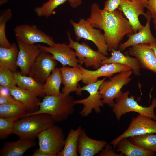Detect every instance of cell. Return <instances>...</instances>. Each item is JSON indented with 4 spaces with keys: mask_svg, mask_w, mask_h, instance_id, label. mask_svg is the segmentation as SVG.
Here are the masks:
<instances>
[{
    "mask_svg": "<svg viewBox=\"0 0 156 156\" xmlns=\"http://www.w3.org/2000/svg\"><path fill=\"white\" fill-rule=\"evenodd\" d=\"M122 13L118 9L112 12L101 9L96 3L91 6L90 14L86 20L94 27L103 31L108 51L117 50L125 36L133 33L131 25Z\"/></svg>",
    "mask_w": 156,
    "mask_h": 156,
    "instance_id": "1",
    "label": "cell"
},
{
    "mask_svg": "<svg viewBox=\"0 0 156 156\" xmlns=\"http://www.w3.org/2000/svg\"><path fill=\"white\" fill-rule=\"evenodd\" d=\"M74 100L71 96L62 92L58 96L46 95L40 102L38 110L25 116L46 113L51 116L55 123L60 122L66 120L74 113Z\"/></svg>",
    "mask_w": 156,
    "mask_h": 156,
    "instance_id": "2",
    "label": "cell"
},
{
    "mask_svg": "<svg viewBox=\"0 0 156 156\" xmlns=\"http://www.w3.org/2000/svg\"><path fill=\"white\" fill-rule=\"evenodd\" d=\"M55 122L46 113L25 116L15 121L13 134L19 138L34 140L42 132Z\"/></svg>",
    "mask_w": 156,
    "mask_h": 156,
    "instance_id": "3",
    "label": "cell"
},
{
    "mask_svg": "<svg viewBox=\"0 0 156 156\" xmlns=\"http://www.w3.org/2000/svg\"><path fill=\"white\" fill-rule=\"evenodd\" d=\"M129 90L122 92L116 99L115 105L112 107V111L117 119L119 121L123 114L130 112L138 113L142 116L156 120V115L154 112L156 107V98H154L151 104L148 107L139 105L135 100L133 96H129Z\"/></svg>",
    "mask_w": 156,
    "mask_h": 156,
    "instance_id": "4",
    "label": "cell"
},
{
    "mask_svg": "<svg viewBox=\"0 0 156 156\" xmlns=\"http://www.w3.org/2000/svg\"><path fill=\"white\" fill-rule=\"evenodd\" d=\"M132 70L117 73L105 80L99 86V91L102 103L112 107L115 105L114 99L122 93L123 87L129 83L132 79Z\"/></svg>",
    "mask_w": 156,
    "mask_h": 156,
    "instance_id": "5",
    "label": "cell"
},
{
    "mask_svg": "<svg viewBox=\"0 0 156 156\" xmlns=\"http://www.w3.org/2000/svg\"><path fill=\"white\" fill-rule=\"evenodd\" d=\"M37 138L38 149L50 156H57L64 145L65 139L63 131L55 124L40 133Z\"/></svg>",
    "mask_w": 156,
    "mask_h": 156,
    "instance_id": "6",
    "label": "cell"
},
{
    "mask_svg": "<svg viewBox=\"0 0 156 156\" xmlns=\"http://www.w3.org/2000/svg\"><path fill=\"white\" fill-rule=\"evenodd\" d=\"M76 36V40L83 38L91 41L96 46L98 51L106 56L108 55V47L104 34L100 31L94 28L87 20L80 18L78 23L70 20Z\"/></svg>",
    "mask_w": 156,
    "mask_h": 156,
    "instance_id": "7",
    "label": "cell"
},
{
    "mask_svg": "<svg viewBox=\"0 0 156 156\" xmlns=\"http://www.w3.org/2000/svg\"><path fill=\"white\" fill-rule=\"evenodd\" d=\"M106 78L98 80L94 83H90L82 87H79L76 94L81 95L83 91H87L89 96L81 99L74 100L75 104H82L83 107L80 112V114L83 117L88 116L91 114L93 109L97 113L101 112V107H103L101 96L99 91L100 86Z\"/></svg>",
    "mask_w": 156,
    "mask_h": 156,
    "instance_id": "8",
    "label": "cell"
},
{
    "mask_svg": "<svg viewBox=\"0 0 156 156\" xmlns=\"http://www.w3.org/2000/svg\"><path fill=\"white\" fill-rule=\"evenodd\" d=\"M67 35L69 45L75 50L80 65L84 64L86 67H92L97 69L102 65V62L107 57L103 53L92 49L85 42L79 43L72 39L69 31Z\"/></svg>",
    "mask_w": 156,
    "mask_h": 156,
    "instance_id": "9",
    "label": "cell"
},
{
    "mask_svg": "<svg viewBox=\"0 0 156 156\" xmlns=\"http://www.w3.org/2000/svg\"><path fill=\"white\" fill-rule=\"evenodd\" d=\"M149 133H156V120L139 114L132 118L125 131L109 144L112 146L115 150L118 143L123 138Z\"/></svg>",
    "mask_w": 156,
    "mask_h": 156,
    "instance_id": "10",
    "label": "cell"
},
{
    "mask_svg": "<svg viewBox=\"0 0 156 156\" xmlns=\"http://www.w3.org/2000/svg\"><path fill=\"white\" fill-rule=\"evenodd\" d=\"M56 60L49 53L40 50L33 62L28 75L39 83L43 85L55 68Z\"/></svg>",
    "mask_w": 156,
    "mask_h": 156,
    "instance_id": "11",
    "label": "cell"
},
{
    "mask_svg": "<svg viewBox=\"0 0 156 156\" xmlns=\"http://www.w3.org/2000/svg\"><path fill=\"white\" fill-rule=\"evenodd\" d=\"M148 0H122L118 9L122 11L129 22L133 33L140 30L143 27L140 23L139 16L140 15L146 17L147 13L144 11L148 5Z\"/></svg>",
    "mask_w": 156,
    "mask_h": 156,
    "instance_id": "12",
    "label": "cell"
},
{
    "mask_svg": "<svg viewBox=\"0 0 156 156\" xmlns=\"http://www.w3.org/2000/svg\"><path fill=\"white\" fill-rule=\"evenodd\" d=\"M14 31L16 38L27 44L42 43L52 46L55 44L52 37L39 29L35 25H20L15 27Z\"/></svg>",
    "mask_w": 156,
    "mask_h": 156,
    "instance_id": "13",
    "label": "cell"
},
{
    "mask_svg": "<svg viewBox=\"0 0 156 156\" xmlns=\"http://www.w3.org/2000/svg\"><path fill=\"white\" fill-rule=\"evenodd\" d=\"M36 45L40 50L51 54L53 59L59 62L63 66L68 65L75 67L79 64L75 52L69 44L55 43L52 46L47 47L38 44Z\"/></svg>",
    "mask_w": 156,
    "mask_h": 156,
    "instance_id": "14",
    "label": "cell"
},
{
    "mask_svg": "<svg viewBox=\"0 0 156 156\" xmlns=\"http://www.w3.org/2000/svg\"><path fill=\"white\" fill-rule=\"evenodd\" d=\"M78 66L83 75V78L81 81L85 85L96 82L100 77H110L115 74L131 70L127 66L115 63L102 65L94 70L86 69L80 64Z\"/></svg>",
    "mask_w": 156,
    "mask_h": 156,
    "instance_id": "15",
    "label": "cell"
},
{
    "mask_svg": "<svg viewBox=\"0 0 156 156\" xmlns=\"http://www.w3.org/2000/svg\"><path fill=\"white\" fill-rule=\"evenodd\" d=\"M127 53L137 58L141 68L156 74V56L149 44H140L131 46Z\"/></svg>",
    "mask_w": 156,
    "mask_h": 156,
    "instance_id": "16",
    "label": "cell"
},
{
    "mask_svg": "<svg viewBox=\"0 0 156 156\" xmlns=\"http://www.w3.org/2000/svg\"><path fill=\"white\" fill-rule=\"evenodd\" d=\"M16 39L19 51L17 64L23 75H28L30 69L40 51L37 45L24 43Z\"/></svg>",
    "mask_w": 156,
    "mask_h": 156,
    "instance_id": "17",
    "label": "cell"
},
{
    "mask_svg": "<svg viewBox=\"0 0 156 156\" xmlns=\"http://www.w3.org/2000/svg\"><path fill=\"white\" fill-rule=\"evenodd\" d=\"M146 12L147 15L146 17V22L145 25L138 32L128 34L127 40L119 45V49L121 51L135 45L140 44H149L156 42V38L152 34L150 29L151 15L148 10Z\"/></svg>",
    "mask_w": 156,
    "mask_h": 156,
    "instance_id": "18",
    "label": "cell"
},
{
    "mask_svg": "<svg viewBox=\"0 0 156 156\" xmlns=\"http://www.w3.org/2000/svg\"><path fill=\"white\" fill-rule=\"evenodd\" d=\"M107 144L105 140L90 138L82 128L78 142L77 152L80 156H93L102 150Z\"/></svg>",
    "mask_w": 156,
    "mask_h": 156,
    "instance_id": "19",
    "label": "cell"
},
{
    "mask_svg": "<svg viewBox=\"0 0 156 156\" xmlns=\"http://www.w3.org/2000/svg\"><path fill=\"white\" fill-rule=\"evenodd\" d=\"M9 90L10 94L23 104L27 114L34 113L38 110L41 101L36 94L16 86Z\"/></svg>",
    "mask_w": 156,
    "mask_h": 156,
    "instance_id": "20",
    "label": "cell"
},
{
    "mask_svg": "<svg viewBox=\"0 0 156 156\" xmlns=\"http://www.w3.org/2000/svg\"><path fill=\"white\" fill-rule=\"evenodd\" d=\"M62 77V84L64 87L62 92L69 95L72 92L78 90L79 82L83 78L82 74L78 66L75 67L62 66L59 68Z\"/></svg>",
    "mask_w": 156,
    "mask_h": 156,
    "instance_id": "21",
    "label": "cell"
},
{
    "mask_svg": "<svg viewBox=\"0 0 156 156\" xmlns=\"http://www.w3.org/2000/svg\"><path fill=\"white\" fill-rule=\"evenodd\" d=\"M36 144L34 140L21 138L16 141L5 142L0 151V156H23L26 151Z\"/></svg>",
    "mask_w": 156,
    "mask_h": 156,
    "instance_id": "22",
    "label": "cell"
},
{
    "mask_svg": "<svg viewBox=\"0 0 156 156\" xmlns=\"http://www.w3.org/2000/svg\"><path fill=\"white\" fill-rule=\"evenodd\" d=\"M111 51V56L103 60L101 63L102 65L112 63L125 65L131 68L134 75L137 76L140 75L141 67L137 58L131 57L128 55H125L119 49H113Z\"/></svg>",
    "mask_w": 156,
    "mask_h": 156,
    "instance_id": "23",
    "label": "cell"
},
{
    "mask_svg": "<svg viewBox=\"0 0 156 156\" xmlns=\"http://www.w3.org/2000/svg\"><path fill=\"white\" fill-rule=\"evenodd\" d=\"M13 74L18 86L35 94L39 97L44 98L46 95L43 85L31 77L23 75L20 71L14 72Z\"/></svg>",
    "mask_w": 156,
    "mask_h": 156,
    "instance_id": "24",
    "label": "cell"
},
{
    "mask_svg": "<svg viewBox=\"0 0 156 156\" xmlns=\"http://www.w3.org/2000/svg\"><path fill=\"white\" fill-rule=\"evenodd\" d=\"M18 48L15 43L9 48L0 47V67L6 68L12 72L17 71Z\"/></svg>",
    "mask_w": 156,
    "mask_h": 156,
    "instance_id": "25",
    "label": "cell"
},
{
    "mask_svg": "<svg viewBox=\"0 0 156 156\" xmlns=\"http://www.w3.org/2000/svg\"><path fill=\"white\" fill-rule=\"evenodd\" d=\"M116 152L126 156H152L155 152L140 147L131 142L127 138H123L117 144Z\"/></svg>",
    "mask_w": 156,
    "mask_h": 156,
    "instance_id": "26",
    "label": "cell"
},
{
    "mask_svg": "<svg viewBox=\"0 0 156 156\" xmlns=\"http://www.w3.org/2000/svg\"><path fill=\"white\" fill-rule=\"evenodd\" d=\"M81 127L77 129H71L65 139V144L62 150L57 156H77V144L80 131Z\"/></svg>",
    "mask_w": 156,
    "mask_h": 156,
    "instance_id": "27",
    "label": "cell"
},
{
    "mask_svg": "<svg viewBox=\"0 0 156 156\" xmlns=\"http://www.w3.org/2000/svg\"><path fill=\"white\" fill-rule=\"evenodd\" d=\"M62 77L59 68H56L47 78L43 85L46 95L58 96L60 94V87Z\"/></svg>",
    "mask_w": 156,
    "mask_h": 156,
    "instance_id": "28",
    "label": "cell"
},
{
    "mask_svg": "<svg viewBox=\"0 0 156 156\" xmlns=\"http://www.w3.org/2000/svg\"><path fill=\"white\" fill-rule=\"evenodd\" d=\"M129 138V140L135 145L156 152V133H147Z\"/></svg>",
    "mask_w": 156,
    "mask_h": 156,
    "instance_id": "29",
    "label": "cell"
},
{
    "mask_svg": "<svg viewBox=\"0 0 156 156\" xmlns=\"http://www.w3.org/2000/svg\"><path fill=\"white\" fill-rule=\"evenodd\" d=\"M27 114L25 108L20 106L9 105H0V118H21Z\"/></svg>",
    "mask_w": 156,
    "mask_h": 156,
    "instance_id": "30",
    "label": "cell"
},
{
    "mask_svg": "<svg viewBox=\"0 0 156 156\" xmlns=\"http://www.w3.org/2000/svg\"><path fill=\"white\" fill-rule=\"evenodd\" d=\"M12 16L11 10L9 8L1 11L0 14V47L9 48L12 44L6 37L5 26L8 21L10 20Z\"/></svg>",
    "mask_w": 156,
    "mask_h": 156,
    "instance_id": "31",
    "label": "cell"
},
{
    "mask_svg": "<svg viewBox=\"0 0 156 156\" xmlns=\"http://www.w3.org/2000/svg\"><path fill=\"white\" fill-rule=\"evenodd\" d=\"M66 1L67 0H49L41 6L36 7L34 11L38 16L47 18L55 13L56 8Z\"/></svg>",
    "mask_w": 156,
    "mask_h": 156,
    "instance_id": "32",
    "label": "cell"
},
{
    "mask_svg": "<svg viewBox=\"0 0 156 156\" xmlns=\"http://www.w3.org/2000/svg\"><path fill=\"white\" fill-rule=\"evenodd\" d=\"M20 118H0V139H6L13 131L14 123Z\"/></svg>",
    "mask_w": 156,
    "mask_h": 156,
    "instance_id": "33",
    "label": "cell"
},
{
    "mask_svg": "<svg viewBox=\"0 0 156 156\" xmlns=\"http://www.w3.org/2000/svg\"><path fill=\"white\" fill-rule=\"evenodd\" d=\"M0 85L9 89L17 85L13 72L8 68L0 67Z\"/></svg>",
    "mask_w": 156,
    "mask_h": 156,
    "instance_id": "34",
    "label": "cell"
},
{
    "mask_svg": "<svg viewBox=\"0 0 156 156\" xmlns=\"http://www.w3.org/2000/svg\"><path fill=\"white\" fill-rule=\"evenodd\" d=\"M4 104L17 105L24 107L23 104L14 97L9 95L0 94V105Z\"/></svg>",
    "mask_w": 156,
    "mask_h": 156,
    "instance_id": "35",
    "label": "cell"
},
{
    "mask_svg": "<svg viewBox=\"0 0 156 156\" xmlns=\"http://www.w3.org/2000/svg\"><path fill=\"white\" fill-rule=\"evenodd\" d=\"M122 0H107L105 2L103 10L112 12L118 9Z\"/></svg>",
    "mask_w": 156,
    "mask_h": 156,
    "instance_id": "36",
    "label": "cell"
},
{
    "mask_svg": "<svg viewBox=\"0 0 156 156\" xmlns=\"http://www.w3.org/2000/svg\"><path fill=\"white\" fill-rule=\"evenodd\" d=\"M112 146L109 144H107L104 148L99 153V156H124V155L120 153H118L114 151Z\"/></svg>",
    "mask_w": 156,
    "mask_h": 156,
    "instance_id": "37",
    "label": "cell"
},
{
    "mask_svg": "<svg viewBox=\"0 0 156 156\" xmlns=\"http://www.w3.org/2000/svg\"><path fill=\"white\" fill-rule=\"evenodd\" d=\"M148 10L151 13L152 18H156V0H148Z\"/></svg>",
    "mask_w": 156,
    "mask_h": 156,
    "instance_id": "38",
    "label": "cell"
},
{
    "mask_svg": "<svg viewBox=\"0 0 156 156\" xmlns=\"http://www.w3.org/2000/svg\"><path fill=\"white\" fill-rule=\"evenodd\" d=\"M70 6L73 8H76L82 3V0H67Z\"/></svg>",
    "mask_w": 156,
    "mask_h": 156,
    "instance_id": "39",
    "label": "cell"
},
{
    "mask_svg": "<svg viewBox=\"0 0 156 156\" xmlns=\"http://www.w3.org/2000/svg\"><path fill=\"white\" fill-rule=\"evenodd\" d=\"M31 156H50L49 154L39 149H36Z\"/></svg>",
    "mask_w": 156,
    "mask_h": 156,
    "instance_id": "40",
    "label": "cell"
},
{
    "mask_svg": "<svg viewBox=\"0 0 156 156\" xmlns=\"http://www.w3.org/2000/svg\"><path fill=\"white\" fill-rule=\"evenodd\" d=\"M149 45L153 50L156 56V42L150 44Z\"/></svg>",
    "mask_w": 156,
    "mask_h": 156,
    "instance_id": "41",
    "label": "cell"
},
{
    "mask_svg": "<svg viewBox=\"0 0 156 156\" xmlns=\"http://www.w3.org/2000/svg\"><path fill=\"white\" fill-rule=\"evenodd\" d=\"M8 0H0V5L6 3L8 1Z\"/></svg>",
    "mask_w": 156,
    "mask_h": 156,
    "instance_id": "42",
    "label": "cell"
},
{
    "mask_svg": "<svg viewBox=\"0 0 156 156\" xmlns=\"http://www.w3.org/2000/svg\"><path fill=\"white\" fill-rule=\"evenodd\" d=\"M153 21L155 29L156 31V18L153 19Z\"/></svg>",
    "mask_w": 156,
    "mask_h": 156,
    "instance_id": "43",
    "label": "cell"
},
{
    "mask_svg": "<svg viewBox=\"0 0 156 156\" xmlns=\"http://www.w3.org/2000/svg\"></svg>",
    "mask_w": 156,
    "mask_h": 156,
    "instance_id": "44",
    "label": "cell"
},
{
    "mask_svg": "<svg viewBox=\"0 0 156 156\" xmlns=\"http://www.w3.org/2000/svg\"><path fill=\"white\" fill-rule=\"evenodd\" d=\"M155 152L156 153V152Z\"/></svg>",
    "mask_w": 156,
    "mask_h": 156,
    "instance_id": "45",
    "label": "cell"
}]
</instances>
